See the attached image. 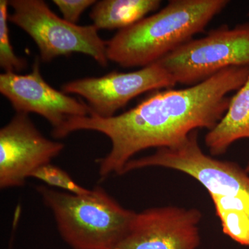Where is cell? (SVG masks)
Returning a JSON list of instances; mask_svg holds the SVG:
<instances>
[{
  "instance_id": "6da1fadb",
  "label": "cell",
  "mask_w": 249,
  "mask_h": 249,
  "mask_svg": "<svg viewBox=\"0 0 249 249\" xmlns=\"http://www.w3.org/2000/svg\"><path fill=\"white\" fill-rule=\"evenodd\" d=\"M249 76V67H232L185 89L157 91L119 115L102 118L91 113L70 118L52 132L62 139L79 130L95 131L110 140V151L98 160L101 180L122 175L136 154L147 149L178 145L193 131L211 130L225 114L231 98Z\"/></svg>"
},
{
  "instance_id": "7a4b0ae2",
  "label": "cell",
  "mask_w": 249,
  "mask_h": 249,
  "mask_svg": "<svg viewBox=\"0 0 249 249\" xmlns=\"http://www.w3.org/2000/svg\"><path fill=\"white\" fill-rule=\"evenodd\" d=\"M193 131L178 145L160 147L152 155L129 160L124 173L158 167L181 172L206 188L213 203L223 232L249 247V176L234 162L206 155Z\"/></svg>"
},
{
  "instance_id": "3957f363",
  "label": "cell",
  "mask_w": 249,
  "mask_h": 249,
  "mask_svg": "<svg viewBox=\"0 0 249 249\" xmlns=\"http://www.w3.org/2000/svg\"><path fill=\"white\" fill-rule=\"evenodd\" d=\"M229 2L170 0L158 12L118 31L107 41L108 60L124 68L155 63L204 31Z\"/></svg>"
},
{
  "instance_id": "277c9868",
  "label": "cell",
  "mask_w": 249,
  "mask_h": 249,
  "mask_svg": "<svg viewBox=\"0 0 249 249\" xmlns=\"http://www.w3.org/2000/svg\"><path fill=\"white\" fill-rule=\"evenodd\" d=\"M53 214L59 233L73 249H114L137 213L125 209L101 187L78 196L36 187Z\"/></svg>"
},
{
  "instance_id": "5b68a950",
  "label": "cell",
  "mask_w": 249,
  "mask_h": 249,
  "mask_svg": "<svg viewBox=\"0 0 249 249\" xmlns=\"http://www.w3.org/2000/svg\"><path fill=\"white\" fill-rule=\"evenodd\" d=\"M9 4L13 9L9 22L30 36L42 62L80 53L91 57L101 67L107 66V44L93 24L80 26L67 22L42 0H11Z\"/></svg>"
},
{
  "instance_id": "8992f818",
  "label": "cell",
  "mask_w": 249,
  "mask_h": 249,
  "mask_svg": "<svg viewBox=\"0 0 249 249\" xmlns=\"http://www.w3.org/2000/svg\"><path fill=\"white\" fill-rule=\"evenodd\" d=\"M177 84H199L232 67H249V23L223 24L193 39L158 61Z\"/></svg>"
},
{
  "instance_id": "52a82bcc",
  "label": "cell",
  "mask_w": 249,
  "mask_h": 249,
  "mask_svg": "<svg viewBox=\"0 0 249 249\" xmlns=\"http://www.w3.org/2000/svg\"><path fill=\"white\" fill-rule=\"evenodd\" d=\"M176 82L158 62L128 73L111 71L101 77L80 78L62 86V91L84 98L91 113L110 118L129 101L147 91L172 89Z\"/></svg>"
},
{
  "instance_id": "ba28073f",
  "label": "cell",
  "mask_w": 249,
  "mask_h": 249,
  "mask_svg": "<svg viewBox=\"0 0 249 249\" xmlns=\"http://www.w3.org/2000/svg\"><path fill=\"white\" fill-rule=\"evenodd\" d=\"M201 211L160 206L137 213L114 249H196L201 242Z\"/></svg>"
},
{
  "instance_id": "9c48e42d",
  "label": "cell",
  "mask_w": 249,
  "mask_h": 249,
  "mask_svg": "<svg viewBox=\"0 0 249 249\" xmlns=\"http://www.w3.org/2000/svg\"><path fill=\"white\" fill-rule=\"evenodd\" d=\"M65 145L46 138L29 114L16 113L0 129V188L22 187L40 167L60 155Z\"/></svg>"
},
{
  "instance_id": "30bf717a",
  "label": "cell",
  "mask_w": 249,
  "mask_h": 249,
  "mask_svg": "<svg viewBox=\"0 0 249 249\" xmlns=\"http://www.w3.org/2000/svg\"><path fill=\"white\" fill-rule=\"evenodd\" d=\"M0 93L9 100L16 113H35L45 118L53 130L68 119L91 114L88 104L54 89L41 74L40 58L36 57L28 74L4 73L0 75Z\"/></svg>"
},
{
  "instance_id": "8fae6325",
  "label": "cell",
  "mask_w": 249,
  "mask_h": 249,
  "mask_svg": "<svg viewBox=\"0 0 249 249\" xmlns=\"http://www.w3.org/2000/svg\"><path fill=\"white\" fill-rule=\"evenodd\" d=\"M249 139V76L231 98L225 114L205 137V145L213 157L224 155L233 142Z\"/></svg>"
},
{
  "instance_id": "7c38bea8",
  "label": "cell",
  "mask_w": 249,
  "mask_h": 249,
  "mask_svg": "<svg viewBox=\"0 0 249 249\" xmlns=\"http://www.w3.org/2000/svg\"><path fill=\"white\" fill-rule=\"evenodd\" d=\"M161 2L160 0H101L93 5L89 16L98 30L120 31L160 9Z\"/></svg>"
},
{
  "instance_id": "4fadbf2b",
  "label": "cell",
  "mask_w": 249,
  "mask_h": 249,
  "mask_svg": "<svg viewBox=\"0 0 249 249\" xmlns=\"http://www.w3.org/2000/svg\"><path fill=\"white\" fill-rule=\"evenodd\" d=\"M9 1H0V66L6 73H16L22 71L27 65L24 58L15 53L10 40L9 22Z\"/></svg>"
},
{
  "instance_id": "5bb4252c",
  "label": "cell",
  "mask_w": 249,
  "mask_h": 249,
  "mask_svg": "<svg viewBox=\"0 0 249 249\" xmlns=\"http://www.w3.org/2000/svg\"><path fill=\"white\" fill-rule=\"evenodd\" d=\"M31 178L40 180L45 183L46 186L58 188L60 191L71 194L86 196L91 193V190L87 189L77 183L65 170L52 163L36 170Z\"/></svg>"
},
{
  "instance_id": "9a60e30c",
  "label": "cell",
  "mask_w": 249,
  "mask_h": 249,
  "mask_svg": "<svg viewBox=\"0 0 249 249\" xmlns=\"http://www.w3.org/2000/svg\"><path fill=\"white\" fill-rule=\"evenodd\" d=\"M67 22L76 24L85 10L96 4V0H53Z\"/></svg>"
},
{
  "instance_id": "2e32d148",
  "label": "cell",
  "mask_w": 249,
  "mask_h": 249,
  "mask_svg": "<svg viewBox=\"0 0 249 249\" xmlns=\"http://www.w3.org/2000/svg\"><path fill=\"white\" fill-rule=\"evenodd\" d=\"M246 171H247V173H249V162L248 165H247V168H246Z\"/></svg>"
}]
</instances>
